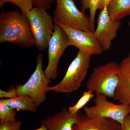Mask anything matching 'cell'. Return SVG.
<instances>
[{
  "label": "cell",
  "instance_id": "1",
  "mask_svg": "<svg viewBox=\"0 0 130 130\" xmlns=\"http://www.w3.org/2000/svg\"><path fill=\"white\" fill-rule=\"evenodd\" d=\"M9 43L29 48L35 46L26 16L14 11H3L0 15V43Z\"/></svg>",
  "mask_w": 130,
  "mask_h": 130
},
{
  "label": "cell",
  "instance_id": "2",
  "mask_svg": "<svg viewBox=\"0 0 130 130\" xmlns=\"http://www.w3.org/2000/svg\"><path fill=\"white\" fill-rule=\"evenodd\" d=\"M91 56L90 54L79 50L60 83L55 86H48L47 92L70 93L77 90L87 75Z\"/></svg>",
  "mask_w": 130,
  "mask_h": 130
},
{
  "label": "cell",
  "instance_id": "3",
  "mask_svg": "<svg viewBox=\"0 0 130 130\" xmlns=\"http://www.w3.org/2000/svg\"><path fill=\"white\" fill-rule=\"evenodd\" d=\"M119 82V64L110 61L95 68L86 83L88 90L113 99Z\"/></svg>",
  "mask_w": 130,
  "mask_h": 130
},
{
  "label": "cell",
  "instance_id": "4",
  "mask_svg": "<svg viewBox=\"0 0 130 130\" xmlns=\"http://www.w3.org/2000/svg\"><path fill=\"white\" fill-rule=\"evenodd\" d=\"M26 16L34 38L35 46L40 51L46 50L53 32L54 24L53 18L46 10L35 7Z\"/></svg>",
  "mask_w": 130,
  "mask_h": 130
},
{
  "label": "cell",
  "instance_id": "5",
  "mask_svg": "<svg viewBox=\"0 0 130 130\" xmlns=\"http://www.w3.org/2000/svg\"><path fill=\"white\" fill-rule=\"evenodd\" d=\"M43 54L40 53L36 58L37 65L34 72L27 82L16 87L17 96L28 95L34 101L37 107L46 99L47 88L51 82L44 74L43 70Z\"/></svg>",
  "mask_w": 130,
  "mask_h": 130
},
{
  "label": "cell",
  "instance_id": "6",
  "mask_svg": "<svg viewBox=\"0 0 130 130\" xmlns=\"http://www.w3.org/2000/svg\"><path fill=\"white\" fill-rule=\"evenodd\" d=\"M55 1L56 5L53 17L54 24L92 32L89 17L78 8L73 0Z\"/></svg>",
  "mask_w": 130,
  "mask_h": 130
},
{
  "label": "cell",
  "instance_id": "7",
  "mask_svg": "<svg viewBox=\"0 0 130 130\" xmlns=\"http://www.w3.org/2000/svg\"><path fill=\"white\" fill-rule=\"evenodd\" d=\"M107 98L105 95H96L93 100L94 106L84 107L85 114L111 119L118 122L122 126L126 117L130 113L129 106L117 105L109 102Z\"/></svg>",
  "mask_w": 130,
  "mask_h": 130
},
{
  "label": "cell",
  "instance_id": "8",
  "mask_svg": "<svg viewBox=\"0 0 130 130\" xmlns=\"http://www.w3.org/2000/svg\"><path fill=\"white\" fill-rule=\"evenodd\" d=\"M68 38L60 26L54 24L53 32L48 46V62L44 74L47 78L54 80L58 74L59 61L66 48L68 47Z\"/></svg>",
  "mask_w": 130,
  "mask_h": 130
},
{
  "label": "cell",
  "instance_id": "9",
  "mask_svg": "<svg viewBox=\"0 0 130 130\" xmlns=\"http://www.w3.org/2000/svg\"><path fill=\"white\" fill-rule=\"evenodd\" d=\"M64 30L68 38V46H74L91 55H100L103 52L94 32L86 31L62 24L58 25Z\"/></svg>",
  "mask_w": 130,
  "mask_h": 130
},
{
  "label": "cell",
  "instance_id": "10",
  "mask_svg": "<svg viewBox=\"0 0 130 130\" xmlns=\"http://www.w3.org/2000/svg\"><path fill=\"white\" fill-rule=\"evenodd\" d=\"M121 24L120 20H115L111 18L107 6H105L101 10L98 19L97 26L94 33L103 51L110 49L112 42L117 37Z\"/></svg>",
  "mask_w": 130,
  "mask_h": 130
},
{
  "label": "cell",
  "instance_id": "11",
  "mask_svg": "<svg viewBox=\"0 0 130 130\" xmlns=\"http://www.w3.org/2000/svg\"><path fill=\"white\" fill-rule=\"evenodd\" d=\"M113 100L130 106V52L119 64V82Z\"/></svg>",
  "mask_w": 130,
  "mask_h": 130
},
{
  "label": "cell",
  "instance_id": "12",
  "mask_svg": "<svg viewBox=\"0 0 130 130\" xmlns=\"http://www.w3.org/2000/svg\"><path fill=\"white\" fill-rule=\"evenodd\" d=\"M82 113L80 111L72 114L68 109L64 108L59 112L42 120L41 125L45 126L48 130H73Z\"/></svg>",
  "mask_w": 130,
  "mask_h": 130
},
{
  "label": "cell",
  "instance_id": "13",
  "mask_svg": "<svg viewBox=\"0 0 130 130\" xmlns=\"http://www.w3.org/2000/svg\"><path fill=\"white\" fill-rule=\"evenodd\" d=\"M73 130H122L118 122L106 118L81 114Z\"/></svg>",
  "mask_w": 130,
  "mask_h": 130
},
{
  "label": "cell",
  "instance_id": "14",
  "mask_svg": "<svg viewBox=\"0 0 130 130\" xmlns=\"http://www.w3.org/2000/svg\"><path fill=\"white\" fill-rule=\"evenodd\" d=\"M0 102L5 103L13 109L18 110L29 111L33 113L37 111V107L34 101L29 96H20L9 99H1Z\"/></svg>",
  "mask_w": 130,
  "mask_h": 130
},
{
  "label": "cell",
  "instance_id": "15",
  "mask_svg": "<svg viewBox=\"0 0 130 130\" xmlns=\"http://www.w3.org/2000/svg\"><path fill=\"white\" fill-rule=\"evenodd\" d=\"M107 9L112 19L120 20L130 15V0H110Z\"/></svg>",
  "mask_w": 130,
  "mask_h": 130
},
{
  "label": "cell",
  "instance_id": "16",
  "mask_svg": "<svg viewBox=\"0 0 130 130\" xmlns=\"http://www.w3.org/2000/svg\"><path fill=\"white\" fill-rule=\"evenodd\" d=\"M101 0H81V10L84 12L89 9L91 28L92 32L94 31L95 19L96 13L98 9Z\"/></svg>",
  "mask_w": 130,
  "mask_h": 130
},
{
  "label": "cell",
  "instance_id": "17",
  "mask_svg": "<svg viewBox=\"0 0 130 130\" xmlns=\"http://www.w3.org/2000/svg\"><path fill=\"white\" fill-rule=\"evenodd\" d=\"M16 111L5 103L0 102V123H12L16 121Z\"/></svg>",
  "mask_w": 130,
  "mask_h": 130
},
{
  "label": "cell",
  "instance_id": "18",
  "mask_svg": "<svg viewBox=\"0 0 130 130\" xmlns=\"http://www.w3.org/2000/svg\"><path fill=\"white\" fill-rule=\"evenodd\" d=\"M94 96V95L92 91L88 90L87 91H85L77 103L68 108L69 112L72 114H76L79 111L80 109L84 107L85 105L89 102Z\"/></svg>",
  "mask_w": 130,
  "mask_h": 130
},
{
  "label": "cell",
  "instance_id": "19",
  "mask_svg": "<svg viewBox=\"0 0 130 130\" xmlns=\"http://www.w3.org/2000/svg\"><path fill=\"white\" fill-rule=\"evenodd\" d=\"M8 3H11L18 6L25 16L34 6L33 0H0V7H3Z\"/></svg>",
  "mask_w": 130,
  "mask_h": 130
},
{
  "label": "cell",
  "instance_id": "20",
  "mask_svg": "<svg viewBox=\"0 0 130 130\" xmlns=\"http://www.w3.org/2000/svg\"><path fill=\"white\" fill-rule=\"evenodd\" d=\"M22 125L21 121L16 120L12 123H1L0 130H20Z\"/></svg>",
  "mask_w": 130,
  "mask_h": 130
},
{
  "label": "cell",
  "instance_id": "21",
  "mask_svg": "<svg viewBox=\"0 0 130 130\" xmlns=\"http://www.w3.org/2000/svg\"><path fill=\"white\" fill-rule=\"evenodd\" d=\"M54 0H33L35 7L40 8L47 10L51 8Z\"/></svg>",
  "mask_w": 130,
  "mask_h": 130
},
{
  "label": "cell",
  "instance_id": "22",
  "mask_svg": "<svg viewBox=\"0 0 130 130\" xmlns=\"http://www.w3.org/2000/svg\"><path fill=\"white\" fill-rule=\"evenodd\" d=\"M17 96L16 88H12L7 91L0 90V98L1 99H9Z\"/></svg>",
  "mask_w": 130,
  "mask_h": 130
},
{
  "label": "cell",
  "instance_id": "23",
  "mask_svg": "<svg viewBox=\"0 0 130 130\" xmlns=\"http://www.w3.org/2000/svg\"><path fill=\"white\" fill-rule=\"evenodd\" d=\"M122 129V130H130V113L125 119Z\"/></svg>",
  "mask_w": 130,
  "mask_h": 130
},
{
  "label": "cell",
  "instance_id": "24",
  "mask_svg": "<svg viewBox=\"0 0 130 130\" xmlns=\"http://www.w3.org/2000/svg\"><path fill=\"white\" fill-rule=\"evenodd\" d=\"M110 1V0H101L98 9H100L101 11L103 9L105 6L108 7Z\"/></svg>",
  "mask_w": 130,
  "mask_h": 130
},
{
  "label": "cell",
  "instance_id": "25",
  "mask_svg": "<svg viewBox=\"0 0 130 130\" xmlns=\"http://www.w3.org/2000/svg\"><path fill=\"white\" fill-rule=\"evenodd\" d=\"M35 130H48L46 127L45 126L43 125H41V126L40 128Z\"/></svg>",
  "mask_w": 130,
  "mask_h": 130
},
{
  "label": "cell",
  "instance_id": "26",
  "mask_svg": "<svg viewBox=\"0 0 130 130\" xmlns=\"http://www.w3.org/2000/svg\"><path fill=\"white\" fill-rule=\"evenodd\" d=\"M129 24V27L130 28V21L129 22V24Z\"/></svg>",
  "mask_w": 130,
  "mask_h": 130
},
{
  "label": "cell",
  "instance_id": "27",
  "mask_svg": "<svg viewBox=\"0 0 130 130\" xmlns=\"http://www.w3.org/2000/svg\"><path fill=\"white\" fill-rule=\"evenodd\" d=\"M129 108H130V106H129Z\"/></svg>",
  "mask_w": 130,
  "mask_h": 130
}]
</instances>
